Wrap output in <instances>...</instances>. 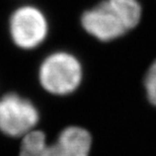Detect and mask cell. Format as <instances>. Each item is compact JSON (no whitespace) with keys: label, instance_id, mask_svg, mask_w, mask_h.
Listing matches in <instances>:
<instances>
[{"label":"cell","instance_id":"cell-1","mask_svg":"<svg viewBox=\"0 0 156 156\" xmlns=\"http://www.w3.org/2000/svg\"><path fill=\"white\" fill-rule=\"evenodd\" d=\"M142 9L137 0H104L81 16L86 33L102 42L116 40L137 27Z\"/></svg>","mask_w":156,"mask_h":156},{"label":"cell","instance_id":"cell-7","mask_svg":"<svg viewBox=\"0 0 156 156\" xmlns=\"http://www.w3.org/2000/svg\"><path fill=\"white\" fill-rule=\"evenodd\" d=\"M23 1H24V0H23Z\"/></svg>","mask_w":156,"mask_h":156},{"label":"cell","instance_id":"cell-2","mask_svg":"<svg viewBox=\"0 0 156 156\" xmlns=\"http://www.w3.org/2000/svg\"><path fill=\"white\" fill-rule=\"evenodd\" d=\"M91 136L78 126L64 128L49 143L43 130L35 129L20 140L17 156H89Z\"/></svg>","mask_w":156,"mask_h":156},{"label":"cell","instance_id":"cell-6","mask_svg":"<svg viewBox=\"0 0 156 156\" xmlns=\"http://www.w3.org/2000/svg\"><path fill=\"white\" fill-rule=\"evenodd\" d=\"M144 85L149 101L156 107V61L147 71L144 80Z\"/></svg>","mask_w":156,"mask_h":156},{"label":"cell","instance_id":"cell-3","mask_svg":"<svg viewBox=\"0 0 156 156\" xmlns=\"http://www.w3.org/2000/svg\"><path fill=\"white\" fill-rule=\"evenodd\" d=\"M5 29L9 41L15 48L30 52L40 48L46 42L50 23L40 6L24 0L10 9L6 17Z\"/></svg>","mask_w":156,"mask_h":156},{"label":"cell","instance_id":"cell-5","mask_svg":"<svg viewBox=\"0 0 156 156\" xmlns=\"http://www.w3.org/2000/svg\"><path fill=\"white\" fill-rule=\"evenodd\" d=\"M40 120L38 107L26 95L8 91L0 96V134L2 136L20 140L37 129Z\"/></svg>","mask_w":156,"mask_h":156},{"label":"cell","instance_id":"cell-4","mask_svg":"<svg viewBox=\"0 0 156 156\" xmlns=\"http://www.w3.org/2000/svg\"><path fill=\"white\" fill-rule=\"evenodd\" d=\"M82 66L69 52L55 51L43 59L38 67L37 78L44 91L54 96L73 93L82 81Z\"/></svg>","mask_w":156,"mask_h":156}]
</instances>
